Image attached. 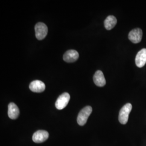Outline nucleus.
<instances>
[{
	"label": "nucleus",
	"mask_w": 146,
	"mask_h": 146,
	"mask_svg": "<svg viewBox=\"0 0 146 146\" xmlns=\"http://www.w3.org/2000/svg\"><path fill=\"white\" fill-rule=\"evenodd\" d=\"M131 109L132 105L129 103L125 104L121 109L119 115V121L121 124L125 125L127 123Z\"/></svg>",
	"instance_id": "obj_1"
},
{
	"label": "nucleus",
	"mask_w": 146,
	"mask_h": 146,
	"mask_svg": "<svg viewBox=\"0 0 146 146\" xmlns=\"http://www.w3.org/2000/svg\"><path fill=\"white\" fill-rule=\"evenodd\" d=\"M92 108L90 106H86L81 110L79 113L77 118V122L78 125H84L86 123L89 116L92 112Z\"/></svg>",
	"instance_id": "obj_2"
},
{
	"label": "nucleus",
	"mask_w": 146,
	"mask_h": 146,
	"mask_svg": "<svg viewBox=\"0 0 146 146\" xmlns=\"http://www.w3.org/2000/svg\"><path fill=\"white\" fill-rule=\"evenodd\" d=\"M35 36L38 40H42L47 36L48 28L46 24L42 22L37 23L35 27Z\"/></svg>",
	"instance_id": "obj_3"
},
{
	"label": "nucleus",
	"mask_w": 146,
	"mask_h": 146,
	"mask_svg": "<svg viewBox=\"0 0 146 146\" xmlns=\"http://www.w3.org/2000/svg\"><path fill=\"white\" fill-rule=\"evenodd\" d=\"M70 95L68 93H64L59 96L55 103V107L58 110L64 108L70 100Z\"/></svg>",
	"instance_id": "obj_4"
},
{
	"label": "nucleus",
	"mask_w": 146,
	"mask_h": 146,
	"mask_svg": "<svg viewBox=\"0 0 146 146\" xmlns=\"http://www.w3.org/2000/svg\"><path fill=\"white\" fill-rule=\"evenodd\" d=\"M49 137L48 132L46 131L39 130L34 133L33 134L32 139L33 141L35 143H42L46 141Z\"/></svg>",
	"instance_id": "obj_5"
},
{
	"label": "nucleus",
	"mask_w": 146,
	"mask_h": 146,
	"mask_svg": "<svg viewBox=\"0 0 146 146\" xmlns=\"http://www.w3.org/2000/svg\"><path fill=\"white\" fill-rule=\"evenodd\" d=\"M142 37V31L140 28H136L130 31L128 35V38L134 43L140 42Z\"/></svg>",
	"instance_id": "obj_6"
},
{
	"label": "nucleus",
	"mask_w": 146,
	"mask_h": 146,
	"mask_svg": "<svg viewBox=\"0 0 146 146\" xmlns=\"http://www.w3.org/2000/svg\"><path fill=\"white\" fill-rule=\"evenodd\" d=\"M135 63L139 68L143 67L146 63V49L143 48L137 52L135 58Z\"/></svg>",
	"instance_id": "obj_7"
},
{
	"label": "nucleus",
	"mask_w": 146,
	"mask_h": 146,
	"mask_svg": "<svg viewBox=\"0 0 146 146\" xmlns=\"http://www.w3.org/2000/svg\"><path fill=\"white\" fill-rule=\"evenodd\" d=\"M29 89L34 93H41L46 89V85L41 81L35 80L29 84Z\"/></svg>",
	"instance_id": "obj_8"
},
{
	"label": "nucleus",
	"mask_w": 146,
	"mask_h": 146,
	"mask_svg": "<svg viewBox=\"0 0 146 146\" xmlns=\"http://www.w3.org/2000/svg\"><path fill=\"white\" fill-rule=\"evenodd\" d=\"M79 57L78 52L75 50H69L64 53L63 60L68 63L74 62L76 61Z\"/></svg>",
	"instance_id": "obj_9"
},
{
	"label": "nucleus",
	"mask_w": 146,
	"mask_h": 146,
	"mask_svg": "<svg viewBox=\"0 0 146 146\" xmlns=\"http://www.w3.org/2000/svg\"><path fill=\"white\" fill-rule=\"evenodd\" d=\"M8 114L9 118L12 120L16 119L20 114V110L16 104L11 102L8 105Z\"/></svg>",
	"instance_id": "obj_10"
},
{
	"label": "nucleus",
	"mask_w": 146,
	"mask_h": 146,
	"mask_svg": "<svg viewBox=\"0 0 146 146\" xmlns=\"http://www.w3.org/2000/svg\"><path fill=\"white\" fill-rule=\"evenodd\" d=\"M93 80L95 84L98 87H104L106 84L104 73L101 70H98L95 73Z\"/></svg>",
	"instance_id": "obj_11"
},
{
	"label": "nucleus",
	"mask_w": 146,
	"mask_h": 146,
	"mask_svg": "<svg viewBox=\"0 0 146 146\" xmlns=\"http://www.w3.org/2000/svg\"><path fill=\"white\" fill-rule=\"evenodd\" d=\"M117 23V20L115 16H108L104 20V27L107 30L112 29Z\"/></svg>",
	"instance_id": "obj_12"
}]
</instances>
